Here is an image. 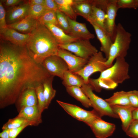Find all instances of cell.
I'll return each instance as SVG.
<instances>
[{"label":"cell","mask_w":138,"mask_h":138,"mask_svg":"<svg viewBox=\"0 0 138 138\" xmlns=\"http://www.w3.org/2000/svg\"><path fill=\"white\" fill-rule=\"evenodd\" d=\"M51 76L42 64L31 58L25 46L1 39V108L15 103L24 89L42 84Z\"/></svg>","instance_id":"obj_1"},{"label":"cell","mask_w":138,"mask_h":138,"mask_svg":"<svg viewBox=\"0 0 138 138\" xmlns=\"http://www.w3.org/2000/svg\"><path fill=\"white\" fill-rule=\"evenodd\" d=\"M25 46L31 58L40 64L48 57L56 55L59 49L50 30L38 21L36 28L30 33Z\"/></svg>","instance_id":"obj_2"},{"label":"cell","mask_w":138,"mask_h":138,"mask_svg":"<svg viewBox=\"0 0 138 138\" xmlns=\"http://www.w3.org/2000/svg\"><path fill=\"white\" fill-rule=\"evenodd\" d=\"M131 36L121 23L118 24L114 40L110 48L108 57L105 63L107 66L109 67L112 66L113 61L117 58H125L126 56Z\"/></svg>","instance_id":"obj_3"},{"label":"cell","mask_w":138,"mask_h":138,"mask_svg":"<svg viewBox=\"0 0 138 138\" xmlns=\"http://www.w3.org/2000/svg\"><path fill=\"white\" fill-rule=\"evenodd\" d=\"M111 67L100 73L98 78L109 80L118 85L129 79V65L124 58L118 57Z\"/></svg>","instance_id":"obj_4"},{"label":"cell","mask_w":138,"mask_h":138,"mask_svg":"<svg viewBox=\"0 0 138 138\" xmlns=\"http://www.w3.org/2000/svg\"><path fill=\"white\" fill-rule=\"evenodd\" d=\"M81 88L90 100L93 109L100 117L107 116L114 118L119 119L118 116L113 112L110 106L105 100L94 93L93 89L89 84H84Z\"/></svg>","instance_id":"obj_5"},{"label":"cell","mask_w":138,"mask_h":138,"mask_svg":"<svg viewBox=\"0 0 138 138\" xmlns=\"http://www.w3.org/2000/svg\"><path fill=\"white\" fill-rule=\"evenodd\" d=\"M107 59L101 51H98L91 57L85 65L81 70L74 73L83 79L85 84H88L89 77L97 72L100 73L109 68L105 64Z\"/></svg>","instance_id":"obj_6"},{"label":"cell","mask_w":138,"mask_h":138,"mask_svg":"<svg viewBox=\"0 0 138 138\" xmlns=\"http://www.w3.org/2000/svg\"><path fill=\"white\" fill-rule=\"evenodd\" d=\"M59 46L60 48L67 50L78 57L87 59H89L98 52L89 39H79L67 44H59Z\"/></svg>","instance_id":"obj_7"},{"label":"cell","mask_w":138,"mask_h":138,"mask_svg":"<svg viewBox=\"0 0 138 138\" xmlns=\"http://www.w3.org/2000/svg\"><path fill=\"white\" fill-rule=\"evenodd\" d=\"M56 101L68 114L76 119L83 122L87 125L95 118L99 117L94 109L87 111L75 105L58 100H56Z\"/></svg>","instance_id":"obj_8"},{"label":"cell","mask_w":138,"mask_h":138,"mask_svg":"<svg viewBox=\"0 0 138 138\" xmlns=\"http://www.w3.org/2000/svg\"><path fill=\"white\" fill-rule=\"evenodd\" d=\"M118 9L117 0H105L104 7L106 13L105 28L113 42L116 35L117 25L115 24V20Z\"/></svg>","instance_id":"obj_9"},{"label":"cell","mask_w":138,"mask_h":138,"mask_svg":"<svg viewBox=\"0 0 138 138\" xmlns=\"http://www.w3.org/2000/svg\"><path fill=\"white\" fill-rule=\"evenodd\" d=\"M42 64L49 74L58 76L62 79L65 72L68 70L65 61L57 55L50 56L46 58Z\"/></svg>","instance_id":"obj_10"},{"label":"cell","mask_w":138,"mask_h":138,"mask_svg":"<svg viewBox=\"0 0 138 138\" xmlns=\"http://www.w3.org/2000/svg\"><path fill=\"white\" fill-rule=\"evenodd\" d=\"M88 125L97 138H107L111 136L116 128L114 124L106 122L99 117L95 118Z\"/></svg>","instance_id":"obj_11"},{"label":"cell","mask_w":138,"mask_h":138,"mask_svg":"<svg viewBox=\"0 0 138 138\" xmlns=\"http://www.w3.org/2000/svg\"><path fill=\"white\" fill-rule=\"evenodd\" d=\"M62 58L67 64L68 71L74 73L82 69L88 60L78 57L67 50L59 48L57 55Z\"/></svg>","instance_id":"obj_12"},{"label":"cell","mask_w":138,"mask_h":138,"mask_svg":"<svg viewBox=\"0 0 138 138\" xmlns=\"http://www.w3.org/2000/svg\"><path fill=\"white\" fill-rule=\"evenodd\" d=\"M30 34H23L7 27L0 29L1 39L18 46H25Z\"/></svg>","instance_id":"obj_13"},{"label":"cell","mask_w":138,"mask_h":138,"mask_svg":"<svg viewBox=\"0 0 138 138\" xmlns=\"http://www.w3.org/2000/svg\"><path fill=\"white\" fill-rule=\"evenodd\" d=\"M30 6L27 1H24L19 5L10 7L6 12L7 25L17 22L27 16Z\"/></svg>","instance_id":"obj_14"},{"label":"cell","mask_w":138,"mask_h":138,"mask_svg":"<svg viewBox=\"0 0 138 138\" xmlns=\"http://www.w3.org/2000/svg\"><path fill=\"white\" fill-rule=\"evenodd\" d=\"M19 112L22 107L37 106L38 102L35 88L28 87L20 93L15 103Z\"/></svg>","instance_id":"obj_15"},{"label":"cell","mask_w":138,"mask_h":138,"mask_svg":"<svg viewBox=\"0 0 138 138\" xmlns=\"http://www.w3.org/2000/svg\"><path fill=\"white\" fill-rule=\"evenodd\" d=\"M24 119L30 126H37L42 122L41 114L37 106H27L22 108L17 116Z\"/></svg>","instance_id":"obj_16"},{"label":"cell","mask_w":138,"mask_h":138,"mask_svg":"<svg viewBox=\"0 0 138 138\" xmlns=\"http://www.w3.org/2000/svg\"><path fill=\"white\" fill-rule=\"evenodd\" d=\"M89 23L93 27L97 39L100 42L101 51L104 53L107 59L110 48L113 42L112 39L106 30L93 22Z\"/></svg>","instance_id":"obj_17"},{"label":"cell","mask_w":138,"mask_h":138,"mask_svg":"<svg viewBox=\"0 0 138 138\" xmlns=\"http://www.w3.org/2000/svg\"><path fill=\"white\" fill-rule=\"evenodd\" d=\"M70 28V35L79 39L90 40L94 39V35L90 32L85 23L78 22L67 16Z\"/></svg>","instance_id":"obj_18"},{"label":"cell","mask_w":138,"mask_h":138,"mask_svg":"<svg viewBox=\"0 0 138 138\" xmlns=\"http://www.w3.org/2000/svg\"><path fill=\"white\" fill-rule=\"evenodd\" d=\"M110 106L121 119L122 129L125 132L133 120L132 112L134 108L131 106Z\"/></svg>","instance_id":"obj_19"},{"label":"cell","mask_w":138,"mask_h":138,"mask_svg":"<svg viewBox=\"0 0 138 138\" xmlns=\"http://www.w3.org/2000/svg\"><path fill=\"white\" fill-rule=\"evenodd\" d=\"M37 24V20L28 15L20 21L7 25V27L13 28L21 33L28 34L36 28Z\"/></svg>","instance_id":"obj_20"},{"label":"cell","mask_w":138,"mask_h":138,"mask_svg":"<svg viewBox=\"0 0 138 138\" xmlns=\"http://www.w3.org/2000/svg\"><path fill=\"white\" fill-rule=\"evenodd\" d=\"M44 25L50 31L59 45L67 44L79 39L66 34L56 25L48 23Z\"/></svg>","instance_id":"obj_21"},{"label":"cell","mask_w":138,"mask_h":138,"mask_svg":"<svg viewBox=\"0 0 138 138\" xmlns=\"http://www.w3.org/2000/svg\"><path fill=\"white\" fill-rule=\"evenodd\" d=\"M93 1V0H73L72 7L77 16H81L88 21L91 13Z\"/></svg>","instance_id":"obj_22"},{"label":"cell","mask_w":138,"mask_h":138,"mask_svg":"<svg viewBox=\"0 0 138 138\" xmlns=\"http://www.w3.org/2000/svg\"><path fill=\"white\" fill-rule=\"evenodd\" d=\"M66 88L69 95L79 101L84 107L87 108L92 107L90 100L81 87L72 86L66 87Z\"/></svg>","instance_id":"obj_23"},{"label":"cell","mask_w":138,"mask_h":138,"mask_svg":"<svg viewBox=\"0 0 138 138\" xmlns=\"http://www.w3.org/2000/svg\"><path fill=\"white\" fill-rule=\"evenodd\" d=\"M105 100L110 105L131 106L127 91L122 90L116 92Z\"/></svg>","instance_id":"obj_24"},{"label":"cell","mask_w":138,"mask_h":138,"mask_svg":"<svg viewBox=\"0 0 138 138\" xmlns=\"http://www.w3.org/2000/svg\"><path fill=\"white\" fill-rule=\"evenodd\" d=\"M106 18L105 11L93 3L91 13L88 21L93 22L106 30L105 25Z\"/></svg>","instance_id":"obj_25"},{"label":"cell","mask_w":138,"mask_h":138,"mask_svg":"<svg viewBox=\"0 0 138 138\" xmlns=\"http://www.w3.org/2000/svg\"><path fill=\"white\" fill-rule=\"evenodd\" d=\"M88 84L91 86L93 90L98 92H100L102 88L113 89L118 85L109 80L98 78L95 79L89 78Z\"/></svg>","instance_id":"obj_26"},{"label":"cell","mask_w":138,"mask_h":138,"mask_svg":"<svg viewBox=\"0 0 138 138\" xmlns=\"http://www.w3.org/2000/svg\"><path fill=\"white\" fill-rule=\"evenodd\" d=\"M57 4L58 10L71 19L76 20L77 15L72 8L73 0H54Z\"/></svg>","instance_id":"obj_27"},{"label":"cell","mask_w":138,"mask_h":138,"mask_svg":"<svg viewBox=\"0 0 138 138\" xmlns=\"http://www.w3.org/2000/svg\"><path fill=\"white\" fill-rule=\"evenodd\" d=\"M62 80V84L65 87L77 86L81 87L85 84L81 77L68 70L65 72Z\"/></svg>","instance_id":"obj_28"},{"label":"cell","mask_w":138,"mask_h":138,"mask_svg":"<svg viewBox=\"0 0 138 138\" xmlns=\"http://www.w3.org/2000/svg\"><path fill=\"white\" fill-rule=\"evenodd\" d=\"M54 77V76H51L42 84L47 109L48 108L52 100L56 94V91L53 88L52 85Z\"/></svg>","instance_id":"obj_29"},{"label":"cell","mask_w":138,"mask_h":138,"mask_svg":"<svg viewBox=\"0 0 138 138\" xmlns=\"http://www.w3.org/2000/svg\"><path fill=\"white\" fill-rule=\"evenodd\" d=\"M37 20L39 23L44 25L48 23L58 27L56 12L54 10H47Z\"/></svg>","instance_id":"obj_30"},{"label":"cell","mask_w":138,"mask_h":138,"mask_svg":"<svg viewBox=\"0 0 138 138\" xmlns=\"http://www.w3.org/2000/svg\"><path fill=\"white\" fill-rule=\"evenodd\" d=\"M29 124L23 118L17 116L16 117L9 119L8 121L3 126V130H9L20 127L24 125Z\"/></svg>","instance_id":"obj_31"},{"label":"cell","mask_w":138,"mask_h":138,"mask_svg":"<svg viewBox=\"0 0 138 138\" xmlns=\"http://www.w3.org/2000/svg\"><path fill=\"white\" fill-rule=\"evenodd\" d=\"M58 27L66 34L70 35V28L67 16L58 10L56 11Z\"/></svg>","instance_id":"obj_32"},{"label":"cell","mask_w":138,"mask_h":138,"mask_svg":"<svg viewBox=\"0 0 138 138\" xmlns=\"http://www.w3.org/2000/svg\"><path fill=\"white\" fill-rule=\"evenodd\" d=\"M35 89L38 102L37 107L40 113L41 114L43 111L47 109L42 84L37 86Z\"/></svg>","instance_id":"obj_33"},{"label":"cell","mask_w":138,"mask_h":138,"mask_svg":"<svg viewBox=\"0 0 138 138\" xmlns=\"http://www.w3.org/2000/svg\"><path fill=\"white\" fill-rule=\"evenodd\" d=\"M46 10L44 6L42 5H30L29 9L28 15L37 20Z\"/></svg>","instance_id":"obj_34"},{"label":"cell","mask_w":138,"mask_h":138,"mask_svg":"<svg viewBox=\"0 0 138 138\" xmlns=\"http://www.w3.org/2000/svg\"><path fill=\"white\" fill-rule=\"evenodd\" d=\"M117 4L120 8H138V0H117Z\"/></svg>","instance_id":"obj_35"},{"label":"cell","mask_w":138,"mask_h":138,"mask_svg":"<svg viewBox=\"0 0 138 138\" xmlns=\"http://www.w3.org/2000/svg\"><path fill=\"white\" fill-rule=\"evenodd\" d=\"M132 138H138V120L133 119L125 132Z\"/></svg>","instance_id":"obj_36"},{"label":"cell","mask_w":138,"mask_h":138,"mask_svg":"<svg viewBox=\"0 0 138 138\" xmlns=\"http://www.w3.org/2000/svg\"><path fill=\"white\" fill-rule=\"evenodd\" d=\"M130 105L134 108H138V91L134 90L127 91Z\"/></svg>","instance_id":"obj_37"},{"label":"cell","mask_w":138,"mask_h":138,"mask_svg":"<svg viewBox=\"0 0 138 138\" xmlns=\"http://www.w3.org/2000/svg\"><path fill=\"white\" fill-rule=\"evenodd\" d=\"M6 12L2 1H0V29L7 27L6 20Z\"/></svg>","instance_id":"obj_38"},{"label":"cell","mask_w":138,"mask_h":138,"mask_svg":"<svg viewBox=\"0 0 138 138\" xmlns=\"http://www.w3.org/2000/svg\"><path fill=\"white\" fill-rule=\"evenodd\" d=\"M29 126L28 124H26L20 127L9 130V138H16L25 128Z\"/></svg>","instance_id":"obj_39"},{"label":"cell","mask_w":138,"mask_h":138,"mask_svg":"<svg viewBox=\"0 0 138 138\" xmlns=\"http://www.w3.org/2000/svg\"><path fill=\"white\" fill-rule=\"evenodd\" d=\"M43 6L47 10L56 12L58 10L57 5L54 0H44Z\"/></svg>","instance_id":"obj_40"},{"label":"cell","mask_w":138,"mask_h":138,"mask_svg":"<svg viewBox=\"0 0 138 138\" xmlns=\"http://www.w3.org/2000/svg\"><path fill=\"white\" fill-rule=\"evenodd\" d=\"M24 1L21 0H6L4 2L6 6L11 7L19 5Z\"/></svg>","instance_id":"obj_41"},{"label":"cell","mask_w":138,"mask_h":138,"mask_svg":"<svg viewBox=\"0 0 138 138\" xmlns=\"http://www.w3.org/2000/svg\"><path fill=\"white\" fill-rule=\"evenodd\" d=\"M28 2L30 6L33 5H44V0H30Z\"/></svg>","instance_id":"obj_42"},{"label":"cell","mask_w":138,"mask_h":138,"mask_svg":"<svg viewBox=\"0 0 138 138\" xmlns=\"http://www.w3.org/2000/svg\"><path fill=\"white\" fill-rule=\"evenodd\" d=\"M9 130H3L0 133V138H9Z\"/></svg>","instance_id":"obj_43"},{"label":"cell","mask_w":138,"mask_h":138,"mask_svg":"<svg viewBox=\"0 0 138 138\" xmlns=\"http://www.w3.org/2000/svg\"><path fill=\"white\" fill-rule=\"evenodd\" d=\"M133 119L138 120V108H134L132 112Z\"/></svg>","instance_id":"obj_44"}]
</instances>
